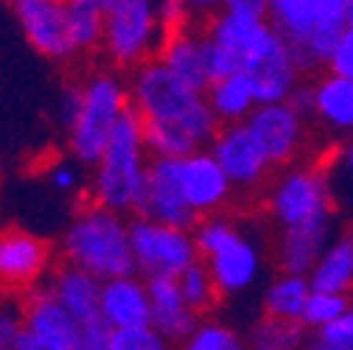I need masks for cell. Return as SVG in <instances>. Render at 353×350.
<instances>
[{
    "label": "cell",
    "instance_id": "6da1fadb",
    "mask_svg": "<svg viewBox=\"0 0 353 350\" xmlns=\"http://www.w3.org/2000/svg\"><path fill=\"white\" fill-rule=\"evenodd\" d=\"M205 37L219 42L239 65L258 96V107L286 104L294 87L305 79L289 45L270 23L267 0H228L202 28Z\"/></svg>",
    "mask_w": 353,
    "mask_h": 350
},
{
    "label": "cell",
    "instance_id": "7a4b0ae2",
    "mask_svg": "<svg viewBox=\"0 0 353 350\" xmlns=\"http://www.w3.org/2000/svg\"><path fill=\"white\" fill-rule=\"evenodd\" d=\"M129 107L141 115L143 123H174L183 126L199 141L202 149H210L222 123L216 121L208 99L180 79H174L160 59H152L132 70L129 79Z\"/></svg>",
    "mask_w": 353,
    "mask_h": 350
},
{
    "label": "cell",
    "instance_id": "3957f363",
    "mask_svg": "<svg viewBox=\"0 0 353 350\" xmlns=\"http://www.w3.org/2000/svg\"><path fill=\"white\" fill-rule=\"evenodd\" d=\"M149 163H152V154L146 149L143 121L129 107V112L115 126V132L107 143V152L93 168L90 202L112 213L135 218L141 213L143 194H146Z\"/></svg>",
    "mask_w": 353,
    "mask_h": 350
},
{
    "label": "cell",
    "instance_id": "277c9868",
    "mask_svg": "<svg viewBox=\"0 0 353 350\" xmlns=\"http://www.w3.org/2000/svg\"><path fill=\"white\" fill-rule=\"evenodd\" d=\"M350 0H272L270 23L289 45L303 76L328 70L350 23Z\"/></svg>",
    "mask_w": 353,
    "mask_h": 350
},
{
    "label": "cell",
    "instance_id": "5b68a950",
    "mask_svg": "<svg viewBox=\"0 0 353 350\" xmlns=\"http://www.w3.org/2000/svg\"><path fill=\"white\" fill-rule=\"evenodd\" d=\"M59 249L65 264L99 278L101 283L138 275L129 241V218L93 202L76 213Z\"/></svg>",
    "mask_w": 353,
    "mask_h": 350
},
{
    "label": "cell",
    "instance_id": "8992f818",
    "mask_svg": "<svg viewBox=\"0 0 353 350\" xmlns=\"http://www.w3.org/2000/svg\"><path fill=\"white\" fill-rule=\"evenodd\" d=\"M199 260L213 275L222 297H236L250 291L263 269V255L258 241L228 216L202 218L194 230Z\"/></svg>",
    "mask_w": 353,
    "mask_h": 350
},
{
    "label": "cell",
    "instance_id": "52a82bcc",
    "mask_svg": "<svg viewBox=\"0 0 353 350\" xmlns=\"http://www.w3.org/2000/svg\"><path fill=\"white\" fill-rule=\"evenodd\" d=\"M129 112V84L115 70H93L81 81V107L68 132L70 157L79 165H99L118 121Z\"/></svg>",
    "mask_w": 353,
    "mask_h": 350
},
{
    "label": "cell",
    "instance_id": "ba28073f",
    "mask_svg": "<svg viewBox=\"0 0 353 350\" xmlns=\"http://www.w3.org/2000/svg\"><path fill=\"white\" fill-rule=\"evenodd\" d=\"M104 45L101 54L110 59L112 68L138 70L141 65L157 59L165 28L152 0H104Z\"/></svg>",
    "mask_w": 353,
    "mask_h": 350
},
{
    "label": "cell",
    "instance_id": "9c48e42d",
    "mask_svg": "<svg viewBox=\"0 0 353 350\" xmlns=\"http://www.w3.org/2000/svg\"><path fill=\"white\" fill-rule=\"evenodd\" d=\"M267 213L281 230L336 216L323 165L294 163L283 168L267 188Z\"/></svg>",
    "mask_w": 353,
    "mask_h": 350
},
{
    "label": "cell",
    "instance_id": "30bf717a",
    "mask_svg": "<svg viewBox=\"0 0 353 350\" xmlns=\"http://www.w3.org/2000/svg\"><path fill=\"white\" fill-rule=\"evenodd\" d=\"M129 241L135 269L143 280H176L185 269L199 264L194 233L157 225L152 218H129Z\"/></svg>",
    "mask_w": 353,
    "mask_h": 350
},
{
    "label": "cell",
    "instance_id": "8fae6325",
    "mask_svg": "<svg viewBox=\"0 0 353 350\" xmlns=\"http://www.w3.org/2000/svg\"><path fill=\"white\" fill-rule=\"evenodd\" d=\"M138 216L176 230H196L199 216L191 210L183 191V160L152 157L146 174V194Z\"/></svg>",
    "mask_w": 353,
    "mask_h": 350
},
{
    "label": "cell",
    "instance_id": "7c38bea8",
    "mask_svg": "<svg viewBox=\"0 0 353 350\" xmlns=\"http://www.w3.org/2000/svg\"><path fill=\"white\" fill-rule=\"evenodd\" d=\"M54 249L26 230H0V294L31 291L39 286L42 275L51 272Z\"/></svg>",
    "mask_w": 353,
    "mask_h": 350
},
{
    "label": "cell",
    "instance_id": "4fadbf2b",
    "mask_svg": "<svg viewBox=\"0 0 353 350\" xmlns=\"http://www.w3.org/2000/svg\"><path fill=\"white\" fill-rule=\"evenodd\" d=\"M12 14L26 37V42L54 62H68L76 56V48L68 34L65 0H14Z\"/></svg>",
    "mask_w": 353,
    "mask_h": 350
},
{
    "label": "cell",
    "instance_id": "5bb4252c",
    "mask_svg": "<svg viewBox=\"0 0 353 350\" xmlns=\"http://www.w3.org/2000/svg\"><path fill=\"white\" fill-rule=\"evenodd\" d=\"M208 152L222 165V171L228 174V180L236 191H255L270 180L272 163L252 138L247 123L222 126Z\"/></svg>",
    "mask_w": 353,
    "mask_h": 350
},
{
    "label": "cell",
    "instance_id": "9a60e30c",
    "mask_svg": "<svg viewBox=\"0 0 353 350\" xmlns=\"http://www.w3.org/2000/svg\"><path fill=\"white\" fill-rule=\"evenodd\" d=\"M250 132L270 157L272 168H289L305 149L308 141V121H303L289 104L258 107L250 121Z\"/></svg>",
    "mask_w": 353,
    "mask_h": 350
},
{
    "label": "cell",
    "instance_id": "2e32d148",
    "mask_svg": "<svg viewBox=\"0 0 353 350\" xmlns=\"http://www.w3.org/2000/svg\"><path fill=\"white\" fill-rule=\"evenodd\" d=\"M183 191L191 210L202 222V218H210V216H222L236 188L230 185L228 174L216 163V157L210 152H199L183 160Z\"/></svg>",
    "mask_w": 353,
    "mask_h": 350
},
{
    "label": "cell",
    "instance_id": "e0dca14e",
    "mask_svg": "<svg viewBox=\"0 0 353 350\" xmlns=\"http://www.w3.org/2000/svg\"><path fill=\"white\" fill-rule=\"evenodd\" d=\"M336 236H339L336 233V216L320 218V222H312V225H300L292 230H281L278 247H275V258H278L281 272L308 278Z\"/></svg>",
    "mask_w": 353,
    "mask_h": 350
},
{
    "label": "cell",
    "instance_id": "ac0fdd59",
    "mask_svg": "<svg viewBox=\"0 0 353 350\" xmlns=\"http://www.w3.org/2000/svg\"><path fill=\"white\" fill-rule=\"evenodd\" d=\"M101 320L112 331H135L152 325L149 280L141 275L115 278L101 286Z\"/></svg>",
    "mask_w": 353,
    "mask_h": 350
},
{
    "label": "cell",
    "instance_id": "d6986e66",
    "mask_svg": "<svg viewBox=\"0 0 353 350\" xmlns=\"http://www.w3.org/2000/svg\"><path fill=\"white\" fill-rule=\"evenodd\" d=\"M23 311H26V331L54 342L59 347L76 350V336L79 325L76 320L65 311V305L57 300L51 286H37L23 297Z\"/></svg>",
    "mask_w": 353,
    "mask_h": 350
},
{
    "label": "cell",
    "instance_id": "ffe728a7",
    "mask_svg": "<svg viewBox=\"0 0 353 350\" xmlns=\"http://www.w3.org/2000/svg\"><path fill=\"white\" fill-rule=\"evenodd\" d=\"M149 300H152V328L168 344H185L202 317H196L180 294L176 280H149Z\"/></svg>",
    "mask_w": 353,
    "mask_h": 350
},
{
    "label": "cell",
    "instance_id": "44dd1931",
    "mask_svg": "<svg viewBox=\"0 0 353 350\" xmlns=\"http://www.w3.org/2000/svg\"><path fill=\"white\" fill-rule=\"evenodd\" d=\"M157 59L174 79H180L191 90L202 96L210 90V79L205 73V56H202V31H196L194 25L168 34Z\"/></svg>",
    "mask_w": 353,
    "mask_h": 350
},
{
    "label": "cell",
    "instance_id": "7402d4cb",
    "mask_svg": "<svg viewBox=\"0 0 353 350\" xmlns=\"http://www.w3.org/2000/svg\"><path fill=\"white\" fill-rule=\"evenodd\" d=\"M51 291L65 305V311L76 320V325H87L101 320V280L87 275L70 264H62L51 275Z\"/></svg>",
    "mask_w": 353,
    "mask_h": 350
},
{
    "label": "cell",
    "instance_id": "603a6c76",
    "mask_svg": "<svg viewBox=\"0 0 353 350\" xmlns=\"http://www.w3.org/2000/svg\"><path fill=\"white\" fill-rule=\"evenodd\" d=\"M317 84V121L334 135L353 138V81L325 73Z\"/></svg>",
    "mask_w": 353,
    "mask_h": 350
},
{
    "label": "cell",
    "instance_id": "cb8c5ba5",
    "mask_svg": "<svg viewBox=\"0 0 353 350\" xmlns=\"http://www.w3.org/2000/svg\"><path fill=\"white\" fill-rule=\"evenodd\" d=\"M208 107L213 110L216 121L222 126H236V123H247L250 115L258 110V96L255 87L244 73H236L225 81L210 84V90L205 93Z\"/></svg>",
    "mask_w": 353,
    "mask_h": 350
},
{
    "label": "cell",
    "instance_id": "d4e9b609",
    "mask_svg": "<svg viewBox=\"0 0 353 350\" xmlns=\"http://www.w3.org/2000/svg\"><path fill=\"white\" fill-rule=\"evenodd\" d=\"M308 283H312V291L353 297V238L347 233H339L328 244L314 272L308 275Z\"/></svg>",
    "mask_w": 353,
    "mask_h": 350
},
{
    "label": "cell",
    "instance_id": "484cf974",
    "mask_svg": "<svg viewBox=\"0 0 353 350\" xmlns=\"http://www.w3.org/2000/svg\"><path fill=\"white\" fill-rule=\"evenodd\" d=\"M65 14H68V34L76 48V56L96 54L104 45V0H65Z\"/></svg>",
    "mask_w": 353,
    "mask_h": 350
},
{
    "label": "cell",
    "instance_id": "4316f807",
    "mask_svg": "<svg viewBox=\"0 0 353 350\" xmlns=\"http://www.w3.org/2000/svg\"><path fill=\"white\" fill-rule=\"evenodd\" d=\"M308 297H312V283H308V278L281 272L263 289V314L272 320L300 322Z\"/></svg>",
    "mask_w": 353,
    "mask_h": 350
},
{
    "label": "cell",
    "instance_id": "83f0119b",
    "mask_svg": "<svg viewBox=\"0 0 353 350\" xmlns=\"http://www.w3.org/2000/svg\"><path fill=\"white\" fill-rule=\"evenodd\" d=\"M323 171L334 199V210L350 218L353 216V138H347L334 152V157L323 165Z\"/></svg>",
    "mask_w": 353,
    "mask_h": 350
},
{
    "label": "cell",
    "instance_id": "f1b7e54d",
    "mask_svg": "<svg viewBox=\"0 0 353 350\" xmlns=\"http://www.w3.org/2000/svg\"><path fill=\"white\" fill-rule=\"evenodd\" d=\"M308 331L303 322H286L263 317L252 331V347H267V350H305Z\"/></svg>",
    "mask_w": 353,
    "mask_h": 350
},
{
    "label": "cell",
    "instance_id": "f546056e",
    "mask_svg": "<svg viewBox=\"0 0 353 350\" xmlns=\"http://www.w3.org/2000/svg\"><path fill=\"white\" fill-rule=\"evenodd\" d=\"M176 286H180V294L188 302V309L202 320H205L208 311H213V305L219 302V297H222L216 289V283H213V275L208 272V267L202 264V260L176 278Z\"/></svg>",
    "mask_w": 353,
    "mask_h": 350
},
{
    "label": "cell",
    "instance_id": "4dcf8cb0",
    "mask_svg": "<svg viewBox=\"0 0 353 350\" xmlns=\"http://www.w3.org/2000/svg\"><path fill=\"white\" fill-rule=\"evenodd\" d=\"M350 300L353 297H345V294H331V291H312L305 302V311H303V325L308 331H320V328H328L334 325L347 309H350Z\"/></svg>",
    "mask_w": 353,
    "mask_h": 350
},
{
    "label": "cell",
    "instance_id": "1f68e13d",
    "mask_svg": "<svg viewBox=\"0 0 353 350\" xmlns=\"http://www.w3.org/2000/svg\"><path fill=\"white\" fill-rule=\"evenodd\" d=\"M305 350H353V300L350 309L334 325L308 333Z\"/></svg>",
    "mask_w": 353,
    "mask_h": 350
},
{
    "label": "cell",
    "instance_id": "d6a6232c",
    "mask_svg": "<svg viewBox=\"0 0 353 350\" xmlns=\"http://www.w3.org/2000/svg\"><path fill=\"white\" fill-rule=\"evenodd\" d=\"M26 331L23 300L12 294H0V350H14Z\"/></svg>",
    "mask_w": 353,
    "mask_h": 350
},
{
    "label": "cell",
    "instance_id": "836d02e7",
    "mask_svg": "<svg viewBox=\"0 0 353 350\" xmlns=\"http://www.w3.org/2000/svg\"><path fill=\"white\" fill-rule=\"evenodd\" d=\"M202 56H205V73H208L210 84L225 81V79H230V76L239 73L236 59H233L222 45H219V42H213V39L205 37V34H202Z\"/></svg>",
    "mask_w": 353,
    "mask_h": 350
},
{
    "label": "cell",
    "instance_id": "e575fe53",
    "mask_svg": "<svg viewBox=\"0 0 353 350\" xmlns=\"http://www.w3.org/2000/svg\"><path fill=\"white\" fill-rule=\"evenodd\" d=\"M110 350H171V344L149 325L135 331H115Z\"/></svg>",
    "mask_w": 353,
    "mask_h": 350
},
{
    "label": "cell",
    "instance_id": "d590c367",
    "mask_svg": "<svg viewBox=\"0 0 353 350\" xmlns=\"http://www.w3.org/2000/svg\"><path fill=\"white\" fill-rule=\"evenodd\" d=\"M112 328L104 320L79 325V336H76V350H110L112 347Z\"/></svg>",
    "mask_w": 353,
    "mask_h": 350
},
{
    "label": "cell",
    "instance_id": "8d00e7d4",
    "mask_svg": "<svg viewBox=\"0 0 353 350\" xmlns=\"http://www.w3.org/2000/svg\"><path fill=\"white\" fill-rule=\"evenodd\" d=\"M157 12H160L163 28H165V37L174 34V31L191 28V20H194V6L191 3H180V0H163V3H157Z\"/></svg>",
    "mask_w": 353,
    "mask_h": 350
},
{
    "label": "cell",
    "instance_id": "74e56055",
    "mask_svg": "<svg viewBox=\"0 0 353 350\" xmlns=\"http://www.w3.org/2000/svg\"><path fill=\"white\" fill-rule=\"evenodd\" d=\"M286 104H289L303 121L317 118V84H314V79H303V81L294 87V93L289 96Z\"/></svg>",
    "mask_w": 353,
    "mask_h": 350
},
{
    "label": "cell",
    "instance_id": "f35d334b",
    "mask_svg": "<svg viewBox=\"0 0 353 350\" xmlns=\"http://www.w3.org/2000/svg\"><path fill=\"white\" fill-rule=\"evenodd\" d=\"M328 73L353 81V28H347V34L342 37L339 48H336V54H334V59L328 65Z\"/></svg>",
    "mask_w": 353,
    "mask_h": 350
},
{
    "label": "cell",
    "instance_id": "ab89813d",
    "mask_svg": "<svg viewBox=\"0 0 353 350\" xmlns=\"http://www.w3.org/2000/svg\"><path fill=\"white\" fill-rule=\"evenodd\" d=\"M79 168H76V163H70V160H65V163H57V165H51L48 168V183L57 188V191H62V194H68V191H76L79 188Z\"/></svg>",
    "mask_w": 353,
    "mask_h": 350
},
{
    "label": "cell",
    "instance_id": "60d3db41",
    "mask_svg": "<svg viewBox=\"0 0 353 350\" xmlns=\"http://www.w3.org/2000/svg\"><path fill=\"white\" fill-rule=\"evenodd\" d=\"M79 107H81V84H68L62 90V99H59V118H62V126L70 132V126L76 123V115H79Z\"/></svg>",
    "mask_w": 353,
    "mask_h": 350
},
{
    "label": "cell",
    "instance_id": "b9f144b4",
    "mask_svg": "<svg viewBox=\"0 0 353 350\" xmlns=\"http://www.w3.org/2000/svg\"><path fill=\"white\" fill-rule=\"evenodd\" d=\"M14 350H68V347H59L54 342H46V339H39V336L23 331V336H20V342H17Z\"/></svg>",
    "mask_w": 353,
    "mask_h": 350
},
{
    "label": "cell",
    "instance_id": "7bdbcfd3",
    "mask_svg": "<svg viewBox=\"0 0 353 350\" xmlns=\"http://www.w3.org/2000/svg\"><path fill=\"white\" fill-rule=\"evenodd\" d=\"M3 177H6V163H3V157H0V183H3Z\"/></svg>",
    "mask_w": 353,
    "mask_h": 350
},
{
    "label": "cell",
    "instance_id": "ee69618b",
    "mask_svg": "<svg viewBox=\"0 0 353 350\" xmlns=\"http://www.w3.org/2000/svg\"><path fill=\"white\" fill-rule=\"evenodd\" d=\"M345 233H347V236H350V238H353V216H350V218H347V227H345Z\"/></svg>",
    "mask_w": 353,
    "mask_h": 350
},
{
    "label": "cell",
    "instance_id": "f6af8a7d",
    "mask_svg": "<svg viewBox=\"0 0 353 350\" xmlns=\"http://www.w3.org/2000/svg\"><path fill=\"white\" fill-rule=\"evenodd\" d=\"M347 23H350V28H353V0H350V17H347Z\"/></svg>",
    "mask_w": 353,
    "mask_h": 350
},
{
    "label": "cell",
    "instance_id": "bcb514c9",
    "mask_svg": "<svg viewBox=\"0 0 353 350\" xmlns=\"http://www.w3.org/2000/svg\"><path fill=\"white\" fill-rule=\"evenodd\" d=\"M252 350H267V347H252Z\"/></svg>",
    "mask_w": 353,
    "mask_h": 350
}]
</instances>
